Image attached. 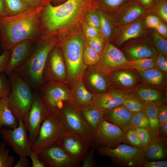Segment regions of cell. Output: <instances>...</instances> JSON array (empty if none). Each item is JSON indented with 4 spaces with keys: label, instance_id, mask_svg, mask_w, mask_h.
Instances as JSON below:
<instances>
[{
    "label": "cell",
    "instance_id": "6da1fadb",
    "mask_svg": "<svg viewBox=\"0 0 167 167\" xmlns=\"http://www.w3.org/2000/svg\"><path fill=\"white\" fill-rule=\"evenodd\" d=\"M43 8L41 6L15 15L0 16V33L4 51L10 50L22 41H33L39 36L40 15Z\"/></svg>",
    "mask_w": 167,
    "mask_h": 167
},
{
    "label": "cell",
    "instance_id": "7a4b0ae2",
    "mask_svg": "<svg viewBox=\"0 0 167 167\" xmlns=\"http://www.w3.org/2000/svg\"><path fill=\"white\" fill-rule=\"evenodd\" d=\"M89 2V0H67L56 6L47 4L41 13L40 28L50 34L60 31L76 20Z\"/></svg>",
    "mask_w": 167,
    "mask_h": 167
},
{
    "label": "cell",
    "instance_id": "3957f363",
    "mask_svg": "<svg viewBox=\"0 0 167 167\" xmlns=\"http://www.w3.org/2000/svg\"><path fill=\"white\" fill-rule=\"evenodd\" d=\"M55 43L51 40L39 41L27 60L13 71L21 76L31 87L37 89L43 84L44 69Z\"/></svg>",
    "mask_w": 167,
    "mask_h": 167
},
{
    "label": "cell",
    "instance_id": "277c9868",
    "mask_svg": "<svg viewBox=\"0 0 167 167\" xmlns=\"http://www.w3.org/2000/svg\"><path fill=\"white\" fill-rule=\"evenodd\" d=\"M8 75L11 86V91L7 96L8 107L18 122H24L32 102L31 87L14 71Z\"/></svg>",
    "mask_w": 167,
    "mask_h": 167
},
{
    "label": "cell",
    "instance_id": "5b68a950",
    "mask_svg": "<svg viewBox=\"0 0 167 167\" xmlns=\"http://www.w3.org/2000/svg\"><path fill=\"white\" fill-rule=\"evenodd\" d=\"M57 114L66 131L80 136L91 147L94 145V133L84 119L77 106L71 102H66Z\"/></svg>",
    "mask_w": 167,
    "mask_h": 167
},
{
    "label": "cell",
    "instance_id": "8992f818",
    "mask_svg": "<svg viewBox=\"0 0 167 167\" xmlns=\"http://www.w3.org/2000/svg\"><path fill=\"white\" fill-rule=\"evenodd\" d=\"M101 156L109 157L112 164L122 167H143L146 161L143 149L122 143L114 148H96Z\"/></svg>",
    "mask_w": 167,
    "mask_h": 167
},
{
    "label": "cell",
    "instance_id": "52a82bcc",
    "mask_svg": "<svg viewBox=\"0 0 167 167\" xmlns=\"http://www.w3.org/2000/svg\"><path fill=\"white\" fill-rule=\"evenodd\" d=\"M66 131L57 113L50 112L41 124L36 139L31 146L32 151L38 153L58 144Z\"/></svg>",
    "mask_w": 167,
    "mask_h": 167
},
{
    "label": "cell",
    "instance_id": "ba28073f",
    "mask_svg": "<svg viewBox=\"0 0 167 167\" xmlns=\"http://www.w3.org/2000/svg\"><path fill=\"white\" fill-rule=\"evenodd\" d=\"M84 41L76 36L70 39L65 45L64 53L69 77L72 81L77 79L86 68L83 60Z\"/></svg>",
    "mask_w": 167,
    "mask_h": 167
},
{
    "label": "cell",
    "instance_id": "9c48e42d",
    "mask_svg": "<svg viewBox=\"0 0 167 167\" xmlns=\"http://www.w3.org/2000/svg\"><path fill=\"white\" fill-rule=\"evenodd\" d=\"M27 130L24 122L14 129L2 128L0 134L3 142L19 156H29L32 151Z\"/></svg>",
    "mask_w": 167,
    "mask_h": 167
},
{
    "label": "cell",
    "instance_id": "30bf717a",
    "mask_svg": "<svg viewBox=\"0 0 167 167\" xmlns=\"http://www.w3.org/2000/svg\"><path fill=\"white\" fill-rule=\"evenodd\" d=\"M49 113L38 90L35 89L32 105L24 121L28 132L31 146L36 139L41 124Z\"/></svg>",
    "mask_w": 167,
    "mask_h": 167
},
{
    "label": "cell",
    "instance_id": "8fae6325",
    "mask_svg": "<svg viewBox=\"0 0 167 167\" xmlns=\"http://www.w3.org/2000/svg\"><path fill=\"white\" fill-rule=\"evenodd\" d=\"M122 143L127 144L124 132L103 118L94 133V144L96 148H113Z\"/></svg>",
    "mask_w": 167,
    "mask_h": 167
},
{
    "label": "cell",
    "instance_id": "7c38bea8",
    "mask_svg": "<svg viewBox=\"0 0 167 167\" xmlns=\"http://www.w3.org/2000/svg\"><path fill=\"white\" fill-rule=\"evenodd\" d=\"M37 89L46 108L50 113H57L65 103L72 102L69 92L58 83L42 84Z\"/></svg>",
    "mask_w": 167,
    "mask_h": 167
},
{
    "label": "cell",
    "instance_id": "4fadbf2b",
    "mask_svg": "<svg viewBox=\"0 0 167 167\" xmlns=\"http://www.w3.org/2000/svg\"><path fill=\"white\" fill-rule=\"evenodd\" d=\"M58 144L79 165L91 147L89 143L80 136L66 131Z\"/></svg>",
    "mask_w": 167,
    "mask_h": 167
},
{
    "label": "cell",
    "instance_id": "5bb4252c",
    "mask_svg": "<svg viewBox=\"0 0 167 167\" xmlns=\"http://www.w3.org/2000/svg\"><path fill=\"white\" fill-rule=\"evenodd\" d=\"M38 154L46 167H77L79 166L58 144L47 148Z\"/></svg>",
    "mask_w": 167,
    "mask_h": 167
},
{
    "label": "cell",
    "instance_id": "9a60e30c",
    "mask_svg": "<svg viewBox=\"0 0 167 167\" xmlns=\"http://www.w3.org/2000/svg\"><path fill=\"white\" fill-rule=\"evenodd\" d=\"M53 49L43 71V84L48 79L62 80L66 77V67L61 54L58 49Z\"/></svg>",
    "mask_w": 167,
    "mask_h": 167
},
{
    "label": "cell",
    "instance_id": "2e32d148",
    "mask_svg": "<svg viewBox=\"0 0 167 167\" xmlns=\"http://www.w3.org/2000/svg\"><path fill=\"white\" fill-rule=\"evenodd\" d=\"M142 17L128 24L118 25L115 31L116 43L120 46L131 39L141 36L145 32L146 27Z\"/></svg>",
    "mask_w": 167,
    "mask_h": 167
},
{
    "label": "cell",
    "instance_id": "e0dca14e",
    "mask_svg": "<svg viewBox=\"0 0 167 167\" xmlns=\"http://www.w3.org/2000/svg\"><path fill=\"white\" fill-rule=\"evenodd\" d=\"M149 11L136 0H130L116 10L118 25L131 23L143 17Z\"/></svg>",
    "mask_w": 167,
    "mask_h": 167
},
{
    "label": "cell",
    "instance_id": "ac0fdd59",
    "mask_svg": "<svg viewBox=\"0 0 167 167\" xmlns=\"http://www.w3.org/2000/svg\"><path fill=\"white\" fill-rule=\"evenodd\" d=\"M32 40H25L13 46L10 49L11 56L5 73L8 75L23 65L29 57L32 51Z\"/></svg>",
    "mask_w": 167,
    "mask_h": 167
},
{
    "label": "cell",
    "instance_id": "d6986e66",
    "mask_svg": "<svg viewBox=\"0 0 167 167\" xmlns=\"http://www.w3.org/2000/svg\"><path fill=\"white\" fill-rule=\"evenodd\" d=\"M132 113L123 104L103 111V118L119 127L124 132L132 127Z\"/></svg>",
    "mask_w": 167,
    "mask_h": 167
},
{
    "label": "cell",
    "instance_id": "ffe728a7",
    "mask_svg": "<svg viewBox=\"0 0 167 167\" xmlns=\"http://www.w3.org/2000/svg\"><path fill=\"white\" fill-rule=\"evenodd\" d=\"M126 95L123 92L117 90L95 94L91 104L102 111L110 109L122 104Z\"/></svg>",
    "mask_w": 167,
    "mask_h": 167
},
{
    "label": "cell",
    "instance_id": "44dd1931",
    "mask_svg": "<svg viewBox=\"0 0 167 167\" xmlns=\"http://www.w3.org/2000/svg\"><path fill=\"white\" fill-rule=\"evenodd\" d=\"M167 139L158 137L143 149L146 161L161 160L167 158Z\"/></svg>",
    "mask_w": 167,
    "mask_h": 167
},
{
    "label": "cell",
    "instance_id": "7402d4cb",
    "mask_svg": "<svg viewBox=\"0 0 167 167\" xmlns=\"http://www.w3.org/2000/svg\"><path fill=\"white\" fill-rule=\"evenodd\" d=\"M127 55L132 59L143 58H155L158 53L152 45L148 41L135 43L128 47L125 50Z\"/></svg>",
    "mask_w": 167,
    "mask_h": 167
},
{
    "label": "cell",
    "instance_id": "603a6c76",
    "mask_svg": "<svg viewBox=\"0 0 167 167\" xmlns=\"http://www.w3.org/2000/svg\"><path fill=\"white\" fill-rule=\"evenodd\" d=\"M128 60L119 49L109 44L102 58L103 64L108 68H113L127 63Z\"/></svg>",
    "mask_w": 167,
    "mask_h": 167
},
{
    "label": "cell",
    "instance_id": "cb8c5ba5",
    "mask_svg": "<svg viewBox=\"0 0 167 167\" xmlns=\"http://www.w3.org/2000/svg\"><path fill=\"white\" fill-rule=\"evenodd\" d=\"M80 112L87 123L95 133L103 118V111L93 106L91 104L79 108Z\"/></svg>",
    "mask_w": 167,
    "mask_h": 167
},
{
    "label": "cell",
    "instance_id": "d4e9b609",
    "mask_svg": "<svg viewBox=\"0 0 167 167\" xmlns=\"http://www.w3.org/2000/svg\"><path fill=\"white\" fill-rule=\"evenodd\" d=\"M18 125V122L8 107V97L0 99V134L3 126L14 129Z\"/></svg>",
    "mask_w": 167,
    "mask_h": 167
},
{
    "label": "cell",
    "instance_id": "484cf974",
    "mask_svg": "<svg viewBox=\"0 0 167 167\" xmlns=\"http://www.w3.org/2000/svg\"><path fill=\"white\" fill-rule=\"evenodd\" d=\"M161 105L155 102H145L144 109L149 120L151 130L158 135L159 126L158 113Z\"/></svg>",
    "mask_w": 167,
    "mask_h": 167
},
{
    "label": "cell",
    "instance_id": "4316f807",
    "mask_svg": "<svg viewBox=\"0 0 167 167\" xmlns=\"http://www.w3.org/2000/svg\"><path fill=\"white\" fill-rule=\"evenodd\" d=\"M142 78L146 82L153 84H159L161 83L164 80L162 73L159 71L150 68L139 71Z\"/></svg>",
    "mask_w": 167,
    "mask_h": 167
},
{
    "label": "cell",
    "instance_id": "83f0119b",
    "mask_svg": "<svg viewBox=\"0 0 167 167\" xmlns=\"http://www.w3.org/2000/svg\"><path fill=\"white\" fill-rule=\"evenodd\" d=\"M137 92L140 97L145 102H153L161 104L160 94L155 89L143 87L139 88Z\"/></svg>",
    "mask_w": 167,
    "mask_h": 167
},
{
    "label": "cell",
    "instance_id": "f1b7e54d",
    "mask_svg": "<svg viewBox=\"0 0 167 167\" xmlns=\"http://www.w3.org/2000/svg\"><path fill=\"white\" fill-rule=\"evenodd\" d=\"M133 128L138 135L143 148L159 137L158 135L151 129L140 127Z\"/></svg>",
    "mask_w": 167,
    "mask_h": 167
},
{
    "label": "cell",
    "instance_id": "f546056e",
    "mask_svg": "<svg viewBox=\"0 0 167 167\" xmlns=\"http://www.w3.org/2000/svg\"><path fill=\"white\" fill-rule=\"evenodd\" d=\"M8 15H16L29 8L21 0H4Z\"/></svg>",
    "mask_w": 167,
    "mask_h": 167
},
{
    "label": "cell",
    "instance_id": "4dcf8cb0",
    "mask_svg": "<svg viewBox=\"0 0 167 167\" xmlns=\"http://www.w3.org/2000/svg\"><path fill=\"white\" fill-rule=\"evenodd\" d=\"M4 142L0 143V167H12L15 165V157L9 155L10 150L6 148Z\"/></svg>",
    "mask_w": 167,
    "mask_h": 167
},
{
    "label": "cell",
    "instance_id": "1f68e13d",
    "mask_svg": "<svg viewBox=\"0 0 167 167\" xmlns=\"http://www.w3.org/2000/svg\"><path fill=\"white\" fill-rule=\"evenodd\" d=\"M131 125L132 128L140 127L151 129L148 119L144 110L132 113Z\"/></svg>",
    "mask_w": 167,
    "mask_h": 167
},
{
    "label": "cell",
    "instance_id": "d6a6232c",
    "mask_svg": "<svg viewBox=\"0 0 167 167\" xmlns=\"http://www.w3.org/2000/svg\"><path fill=\"white\" fill-rule=\"evenodd\" d=\"M122 104L132 113L144 110L145 103L133 96L126 95Z\"/></svg>",
    "mask_w": 167,
    "mask_h": 167
},
{
    "label": "cell",
    "instance_id": "836d02e7",
    "mask_svg": "<svg viewBox=\"0 0 167 167\" xmlns=\"http://www.w3.org/2000/svg\"><path fill=\"white\" fill-rule=\"evenodd\" d=\"M126 64L140 71L152 68L156 64V60L153 58H140L128 61Z\"/></svg>",
    "mask_w": 167,
    "mask_h": 167
},
{
    "label": "cell",
    "instance_id": "e575fe53",
    "mask_svg": "<svg viewBox=\"0 0 167 167\" xmlns=\"http://www.w3.org/2000/svg\"><path fill=\"white\" fill-rule=\"evenodd\" d=\"M83 57L84 63L89 65L95 64L100 60L99 54L89 45L84 47Z\"/></svg>",
    "mask_w": 167,
    "mask_h": 167
},
{
    "label": "cell",
    "instance_id": "d590c367",
    "mask_svg": "<svg viewBox=\"0 0 167 167\" xmlns=\"http://www.w3.org/2000/svg\"><path fill=\"white\" fill-rule=\"evenodd\" d=\"M153 42L155 49L161 54L165 56L167 55V41L156 32L152 35Z\"/></svg>",
    "mask_w": 167,
    "mask_h": 167
},
{
    "label": "cell",
    "instance_id": "8d00e7d4",
    "mask_svg": "<svg viewBox=\"0 0 167 167\" xmlns=\"http://www.w3.org/2000/svg\"><path fill=\"white\" fill-rule=\"evenodd\" d=\"M100 19V27L104 35L110 38L113 34V28L110 22L106 16L101 11L97 12Z\"/></svg>",
    "mask_w": 167,
    "mask_h": 167
},
{
    "label": "cell",
    "instance_id": "74e56055",
    "mask_svg": "<svg viewBox=\"0 0 167 167\" xmlns=\"http://www.w3.org/2000/svg\"><path fill=\"white\" fill-rule=\"evenodd\" d=\"M124 133L127 144L135 148L143 149L138 135L133 128L128 129Z\"/></svg>",
    "mask_w": 167,
    "mask_h": 167
},
{
    "label": "cell",
    "instance_id": "f35d334b",
    "mask_svg": "<svg viewBox=\"0 0 167 167\" xmlns=\"http://www.w3.org/2000/svg\"><path fill=\"white\" fill-rule=\"evenodd\" d=\"M114 77L117 82L126 87L131 86L135 82L134 77L132 74L125 72H118L115 74Z\"/></svg>",
    "mask_w": 167,
    "mask_h": 167
},
{
    "label": "cell",
    "instance_id": "ab89813d",
    "mask_svg": "<svg viewBox=\"0 0 167 167\" xmlns=\"http://www.w3.org/2000/svg\"><path fill=\"white\" fill-rule=\"evenodd\" d=\"M91 84L98 90L103 91L106 88V84L104 78L96 73L92 74L89 78Z\"/></svg>",
    "mask_w": 167,
    "mask_h": 167
},
{
    "label": "cell",
    "instance_id": "60d3db41",
    "mask_svg": "<svg viewBox=\"0 0 167 167\" xmlns=\"http://www.w3.org/2000/svg\"><path fill=\"white\" fill-rule=\"evenodd\" d=\"M158 17L161 18L165 22H167V1L163 0L156 2L153 8Z\"/></svg>",
    "mask_w": 167,
    "mask_h": 167
},
{
    "label": "cell",
    "instance_id": "b9f144b4",
    "mask_svg": "<svg viewBox=\"0 0 167 167\" xmlns=\"http://www.w3.org/2000/svg\"><path fill=\"white\" fill-rule=\"evenodd\" d=\"M6 75L3 72L0 73V99L7 96L11 90L10 81Z\"/></svg>",
    "mask_w": 167,
    "mask_h": 167
},
{
    "label": "cell",
    "instance_id": "7bdbcfd3",
    "mask_svg": "<svg viewBox=\"0 0 167 167\" xmlns=\"http://www.w3.org/2000/svg\"><path fill=\"white\" fill-rule=\"evenodd\" d=\"M91 148L89 149L82 161V167H94L96 164L97 161L94 157L96 147L94 145Z\"/></svg>",
    "mask_w": 167,
    "mask_h": 167
},
{
    "label": "cell",
    "instance_id": "ee69618b",
    "mask_svg": "<svg viewBox=\"0 0 167 167\" xmlns=\"http://www.w3.org/2000/svg\"><path fill=\"white\" fill-rule=\"evenodd\" d=\"M104 43V39L97 35L90 38L88 41V45L99 54L102 50Z\"/></svg>",
    "mask_w": 167,
    "mask_h": 167
},
{
    "label": "cell",
    "instance_id": "f6af8a7d",
    "mask_svg": "<svg viewBox=\"0 0 167 167\" xmlns=\"http://www.w3.org/2000/svg\"><path fill=\"white\" fill-rule=\"evenodd\" d=\"M11 50L5 51L0 55V73L6 71L9 62Z\"/></svg>",
    "mask_w": 167,
    "mask_h": 167
},
{
    "label": "cell",
    "instance_id": "bcb514c9",
    "mask_svg": "<svg viewBox=\"0 0 167 167\" xmlns=\"http://www.w3.org/2000/svg\"><path fill=\"white\" fill-rule=\"evenodd\" d=\"M144 21L147 28L155 29L161 21V20L158 16L151 14L146 17Z\"/></svg>",
    "mask_w": 167,
    "mask_h": 167
},
{
    "label": "cell",
    "instance_id": "7dc6e473",
    "mask_svg": "<svg viewBox=\"0 0 167 167\" xmlns=\"http://www.w3.org/2000/svg\"><path fill=\"white\" fill-rule=\"evenodd\" d=\"M130 0H103V2L107 6L117 10Z\"/></svg>",
    "mask_w": 167,
    "mask_h": 167
},
{
    "label": "cell",
    "instance_id": "c3c4849f",
    "mask_svg": "<svg viewBox=\"0 0 167 167\" xmlns=\"http://www.w3.org/2000/svg\"><path fill=\"white\" fill-rule=\"evenodd\" d=\"M87 20L88 25L99 28L100 27V19L97 13L93 12L88 16Z\"/></svg>",
    "mask_w": 167,
    "mask_h": 167
},
{
    "label": "cell",
    "instance_id": "681fc988",
    "mask_svg": "<svg viewBox=\"0 0 167 167\" xmlns=\"http://www.w3.org/2000/svg\"><path fill=\"white\" fill-rule=\"evenodd\" d=\"M156 64L159 68L165 71H167V59L166 56L160 54L158 55Z\"/></svg>",
    "mask_w": 167,
    "mask_h": 167
},
{
    "label": "cell",
    "instance_id": "f907efd6",
    "mask_svg": "<svg viewBox=\"0 0 167 167\" xmlns=\"http://www.w3.org/2000/svg\"><path fill=\"white\" fill-rule=\"evenodd\" d=\"M167 161L161 160L158 161H146L143 167H167Z\"/></svg>",
    "mask_w": 167,
    "mask_h": 167
},
{
    "label": "cell",
    "instance_id": "816d5d0a",
    "mask_svg": "<svg viewBox=\"0 0 167 167\" xmlns=\"http://www.w3.org/2000/svg\"><path fill=\"white\" fill-rule=\"evenodd\" d=\"M29 157L32 162V167H46L39 158L38 153L32 151Z\"/></svg>",
    "mask_w": 167,
    "mask_h": 167
},
{
    "label": "cell",
    "instance_id": "f5cc1de1",
    "mask_svg": "<svg viewBox=\"0 0 167 167\" xmlns=\"http://www.w3.org/2000/svg\"><path fill=\"white\" fill-rule=\"evenodd\" d=\"M159 126L167 121V108L165 105H161L159 108L158 113Z\"/></svg>",
    "mask_w": 167,
    "mask_h": 167
},
{
    "label": "cell",
    "instance_id": "db71d44e",
    "mask_svg": "<svg viewBox=\"0 0 167 167\" xmlns=\"http://www.w3.org/2000/svg\"><path fill=\"white\" fill-rule=\"evenodd\" d=\"M29 8H34L43 6L44 0H21Z\"/></svg>",
    "mask_w": 167,
    "mask_h": 167
},
{
    "label": "cell",
    "instance_id": "11a10c76",
    "mask_svg": "<svg viewBox=\"0 0 167 167\" xmlns=\"http://www.w3.org/2000/svg\"><path fill=\"white\" fill-rule=\"evenodd\" d=\"M85 26L84 32L87 36L91 38L98 35L100 31L98 28L89 25Z\"/></svg>",
    "mask_w": 167,
    "mask_h": 167
},
{
    "label": "cell",
    "instance_id": "9f6ffc18",
    "mask_svg": "<svg viewBox=\"0 0 167 167\" xmlns=\"http://www.w3.org/2000/svg\"><path fill=\"white\" fill-rule=\"evenodd\" d=\"M156 32L165 38L167 37V27L163 22L161 21L155 28Z\"/></svg>",
    "mask_w": 167,
    "mask_h": 167
},
{
    "label": "cell",
    "instance_id": "6f0895ef",
    "mask_svg": "<svg viewBox=\"0 0 167 167\" xmlns=\"http://www.w3.org/2000/svg\"><path fill=\"white\" fill-rule=\"evenodd\" d=\"M158 136L159 138L167 139V121L159 126Z\"/></svg>",
    "mask_w": 167,
    "mask_h": 167
},
{
    "label": "cell",
    "instance_id": "680465c9",
    "mask_svg": "<svg viewBox=\"0 0 167 167\" xmlns=\"http://www.w3.org/2000/svg\"><path fill=\"white\" fill-rule=\"evenodd\" d=\"M141 6L149 10L153 8L155 5V0H136Z\"/></svg>",
    "mask_w": 167,
    "mask_h": 167
},
{
    "label": "cell",
    "instance_id": "91938a15",
    "mask_svg": "<svg viewBox=\"0 0 167 167\" xmlns=\"http://www.w3.org/2000/svg\"><path fill=\"white\" fill-rule=\"evenodd\" d=\"M30 161L26 157L19 156V159L14 167H27L29 166Z\"/></svg>",
    "mask_w": 167,
    "mask_h": 167
},
{
    "label": "cell",
    "instance_id": "94428289",
    "mask_svg": "<svg viewBox=\"0 0 167 167\" xmlns=\"http://www.w3.org/2000/svg\"><path fill=\"white\" fill-rule=\"evenodd\" d=\"M8 15L3 0H0V16Z\"/></svg>",
    "mask_w": 167,
    "mask_h": 167
},
{
    "label": "cell",
    "instance_id": "6125c7cd",
    "mask_svg": "<svg viewBox=\"0 0 167 167\" xmlns=\"http://www.w3.org/2000/svg\"><path fill=\"white\" fill-rule=\"evenodd\" d=\"M155 0V1L156 2H157L161 1L163 0Z\"/></svg>",
    "mask_w": 167,
    "mask_h": 167
}]
</instances>
